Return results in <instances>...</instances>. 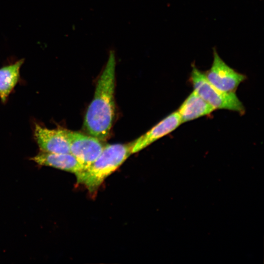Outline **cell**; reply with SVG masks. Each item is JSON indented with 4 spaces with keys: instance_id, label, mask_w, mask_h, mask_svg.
Wrapping results in <instances>:
<instances>
[{
    "instance_id": "8992f818",
    "label": "cell",
    "mask_w": 264,
    "mask_h": 264,
    "mask_svg": "<svg viewBox=\"0 0 264 264\" xmlns=\"http://www.w3.org/2000/svg\"><path fill=\"white\" fill-rule=\"evenodd\" d=\"M65 129H50L36 124L34 138L42 152L71 154Z\"/></svg>"
},
{
    "instance_id": "5b68a950",
    "label": "cell",
    "mask_w": 264,
    "mask_h": 264,
    "mask_svg": "<svg viewBox=\"0 0 264 264\" xmlns=\"http://www.w3.org/2000/svg\"><path fill=\"white\" fill-rule=\"evenodd\" d=\"M70 153L80 162L84 170L99 156L104 146L101 140L90 135L65 130Z\"/></svg>"
},
{
    "instance_id": "7a4b0ae2",
    "label": "cell",
    "mask_w": 264,
    "mask_h": 264,
    "mask_svg": "<svg viewBox=\"0 0 264 264\" xmlns=\"http://www.w3.org/2000/svg\"><path fill=\"white\" fill-rule=\"evenodd\" d=\"M134 141L128 144H108L88 168L76 174L77 182L90 192L96 191L104 180L132 154Z\"/></svg>"
},
{
    "instance_id": "ba28073f",
    "label": "cell",
    "mask_w": 264,
    "mask_h": 264,
    "mask_svg": "<svg viewBox=\"0 0 264 264\" xmlns=\"http://www.w3.org/2000/svg\"><path fill=\"white\" fill-rule=\"evenodd\" d=\"M31 160L41 166H49L74 173L84 170V167L71 154H54L41 152Z\"/></svg>"
},
{
    "instance_id": "6da1fadb",
    "label": "cell",
    "mask_w": 264,
    "mask_h": 264,
    "mask_svg": "<svg viewBox=\"0 0 264 264\" xmlns=\"http://www.w3.org/2000/svg\"><path fill=\"white\" fill-rule=\"evenodd\" d=\"M115 66V52L110 50L84 120V128L88 134L101 141L109 136L114 116Z\"/></svg>"
},
{
    "instance_id": "9c48e42d",
    "label": "cell",
    "mask_w": 264,
    "mask_h": 264,
    "mask_svg": "<svg viewBox=\"0 0 264 264\" xmlns=\"http://www.w3.org/2000/svg\"><path fill=\"white\" fill-rule=\"evenodd\" d=\"M215 110L194 90L183 102L177 111L183 123L209 115Z\"/></svg>"
},
{
    "instance_id": "52a82bcc",
    "label": "cell",
    "mask_w": 264,
    "mask_h": 264,
    "mask_svg": "<svg viewBox=\"0 0 264 264\" xmlns=\"http://www.w3.org/2000/svg\"><path fill=\"white\" fill-rule=\"evenodd\" d=\"M182 123L178 111L173 112L134 141L132 154L140 151L157 140L171 133Z\"/></svg>"
},
{
    "instance_id": "30bf717a",
    "label": "cell",
    "mask_w": 264,
    "mask_h": 264,
    "mask_svg": "<svg viewBox=\"0 0 264 264\" xmlns=\"http://www.w3.org/2000/svg\"><path fill=\"white\" fill-rule=\"evenodd\" d=\"M23 60L0 68V98L4 103L17 84Z\"/></svg>"
},
{
    "instance_id": "277c9868",
    "label": "cell",
    "mask_w": 264,
    "mask_h": 264,
    "mask_svg": "<svg viewBox=\"0 0 264 264\" xmlns=\"http://www.w3.org/2000/svg\"><path fill=\"white\" fill-rule=\"evenodd\" d=\"M208 81L222 91L235 93L240 84L246 76L227 65L213 49V61L209 69L204 73Z\"/></svg>"
},
{
    "instance_id": "3957f363",
    "label": "cell",
    "mask_w": 264,
    "mask_h": 264,
    "mask_svg": "<svg viewBox=\"0 0 264 264\" xmlns=\"http://www.w3.org/2000/svg\"><path fill=\"white\" fill-rule=\"evenodd\" d=\"M192 67L190 82L194 90L204 101L215 110H227L244 114V107L235 93L221 91L208 81L204 73L195 64H192Z\"/></svg>"
}]
</instances>
